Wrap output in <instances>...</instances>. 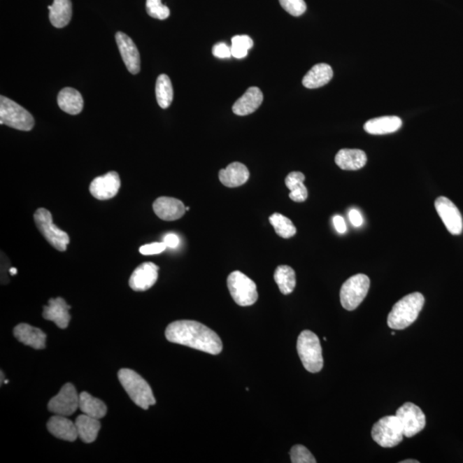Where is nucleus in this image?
Returning a JSON list of instances; mask_svg holds the SVG:
<instances>
[{
	"instance_id": "obj_1",
	"label": "nucleus",
	"mask_w": 463,
	"mask_h": 463,
	"mask_svg": "<svg viewBox=\"0 0 463 463\" xmlns=\"http://www.w3.org/2000/svg\"><path fill=\"white\" fill-rule=\"evenodd\" d=\"M165 336L170 343L184 345L208 354L218 355L222 351V341L218 334L199 322H173L166 327Z\"/></svg>"
},
{
	"instance_id": "obj_2",
	"label": "nucleus",
	"mask_w": 463,
	"mask_h": 463,
	"mask_svg": "<svg viewBox=\"0 0 463 463\" xmlns=\"http://www.w3.org/2000/svg\"><path fill=\"white\" fill-rule=\"evenodd\" d=\"M425 298L422 294L416 293L406 295L394 304L388 316V325L392 329H404L411 325L419 317L422 310Z\"/></svg>"
},
{
	"instance_id": "obj_3",
	"label": "nucleus",
	"mask_w": 463,
	"mask_h": 463,
	"mask_svg": "<svg viewBox=\"0 0 463 463\" xmlns=\"http://www.w3.org/2000/svg\"><path fill=\"white\" fill-rule=\"evenodd\" d=\"M121 385L136 405L143 409H149L155 405V398L149 383L136 371L130 369H121L117 373Z\"/></svg>"
},
{
	"instance_id": "obj_4",
	"label": "nucleus",
	"mask_w": 463,
	"mask_h": 463,
	"mask_svg": "<svg viewBox=\"0 0 463 463\" xmlns=\"http://www.w3.org/2000/svg\"><path fill=\"white\" fill-rule=\"evenodd\" d=\"M297 351L304 367L309 373H320L324 366L320 341L316 334L304 330L298 337Z\"/></svg>"
},
{
	"instance_id": "obj_5",
	"label": "nucleus",
	"mask_w": 463,
	"mask_h": 463,
	"mask_svg": "<svg viewBox=\"0 0 463 463\" xmlns=\"http://www.w3.org/2000/svg\"><path fill=\"white\" fill-rule=\"evenodd\" d=\"M0 124L19 131H31L35 125L31 113L17 102L1 96L0 97Z\"/></svg>"
},
{
	"instance_id": "obj_6",
	"label": "nucleus",
	"mask_w": 463,
	"mask_h": 463,
	"mask_svg": "<svg viewBox=\"0 0 463 463\" xmlns=\"http://www.w3.org/2000/svg\"><path fill=\"white\" fill-rule=\"evenodd\" d=\"M227 287L238 306H252L259 299L256 283L241 271L232 272L227 277Z\"/></svg>"
},
{
	"instance_id": "obj_7",
	"label": "nucleus",
	"mask_w": 463,
	"mask_h": 463,
	"mask_svg": "<svg viewBox=\"0 0 463 463\" xmlns=\"http://www.w3.org/2000/svg\"><path fill=\"white\" fill-rule=\"evenodd\" d=\"M36 225L49 244L59 252L66 250L70 243V237L66 232L59 229L52 222L50 211L44 208H38L34 215Z\"/></svg>"
},
{
	"instance_id": "obj_8",
	"label": "nucleus",
	"mask_w": 463,
	"mask_h": 463,
	"mask_svg": "<svg viewBox=\"0 0 463 463\" xmlns=\"http://www.w3.org/2000/svg\"><path fill=\"white\" fill-rule=\"evenodd\" d=\"M370 284L369 277L364 274L348 278L341 286L340 292L341 304L343 308L355 310L366 297Z\"/></svg>"
},
{
	"instance_id": "obj_9",
	"label": "nucleus",
	"mask_w": 463,
	"mask_h": 463,
	"mask_svg": "<svg viewBox=\"0 0 463 463\" xmlns=\"http://www.w3.org/2000/svg\"><path fill=\"white\" fill-rule=\"evenodd\" d=\"M371 436L378 445L383 448H392L404 440V431L397 415L383 417L376 423L371 430Z\"/></svg>"
},
{
	"instance_id": "obj_10",
	"label": "nucleus",
	"mask_w": 463,
	"mask_h": 463,
	"mask_svg": "<svg viewBox=\"0 0 463 463\" xmlns=\"http://www.w3.org/2000/svg\"><path fill=\"white\" fill-rule=\"evenodd\" d=\"M396 415L407 438L418 434L426 427V415L418 406L412 402H406L402 405L397 410Z\"/></svg>"
},
{
	"instance_id": "obj_11",
	"label": "nucleus",
	"mask_w": 463,
	"mask_h": 463,
	"mask_svg": "<svg viewBox=\"0 0 463 463\" xmlns=\"http://www.w3.org/2000/svg\"><path fill=\"white\" fill-rule=\"evenodd\" d=\"M79 408V396L71 383H66L48 404L49 411L57 415L70 416Z\"/></svg>"
},
{
	"instance_id": "obj_12",
	"label": "nucleus",
	"mask_w": 463,
	"mask_h": 463,
	"mask_svg": "<svg viewBox=\"0 0 463 463\" xmlns=\"http://www.w3.org/2000/svg\"><path fill=\"white\" fill-rule=\"evenodd\" d=\"M435 208L446 229L451 234L462 233L463 221L461 212L454 203L446 197H439L435 201Z\"/></svg>"
},
{
	"instance_id": "obj_13",
	"label": "nucleus",
	"mask_w": 463,
	"mask_h": 463,
	"mask_svg": "<svg viewBox=\"0 0 463 463\" xmlns=\"http://www.w3.org/2000/svg\"><path fill=\"white\" fill-rule=\"evenodd\" d=\"M121 181L119 173L109 172L99 176L91 182L90 191L91 195L98 200H108L115 197L119 192Z\"/></svg>"
},
{
	"instance_id": "obj_14",
	"label": "nucleus",
	"mask_w": 463,
	"mask_h": 463,
	"mask_svg": "<svg viewBox=\"0 0 463 463\" xmlns=\"http://www.w3.org/2000/svg\"><path fill=\"white\" fill-rule=\"evenodd\" d=\"M116 43L122 56L123 62L127 70L131 74H138L141 68V59L138 48L127 35L122 32L116 33Z\"/></svg>"
},
{
	"instance_id": "obj_15",
	"label": "nucleus",
	"mask_w": 463,
	"mask_h": 463,
	"mask_svg": "<svg viewBox=\"0 0 463 463\" xmlns=\"http://www.w3.org/2000/svg\"><path fill=\"white\" fill-rule=\"evenodd\" d=\"M159 267L157 264L143 263L135 269L129 280V285L132 290L143 292L150 290L157 283Z\"/></svg>"
},
{
	"instance_id": "obj_16",
	"label": "nucleus",
	"mask_w": 463,
	"mask_h": 463,
	"mask_svg": "<svg viewBox=\"0 0 463 463\" xmlns=\"http://www.w3.org/2000/svg\"><path fill=\"white\" fill-rule=\"evenodd\" d=\"M153 210L159 218L163 221H176L185 213V206L180 200L173 197H158L153 204Z\"/></svg>"
},
{
	"instance_id": "obj_17",
	"label": "nucleus",
	"mask_w": 463,
	"mask_h": 463,
	"mask_svg": "<svg viewBox=\"0 0 463 463\" xmlns=\"http://www.w3.org/2000/svg\"><path fill=\"white\" fill-rule=\"evenodd\" d=\"M68 305L63 298L50 299L48 306H44L43 316L45 320L54 322L60 329H66L71 321Z\"/></svg>"
},
{
	"instance_id": "obj_18",
	"label": "nucleus",
	"mask_w": 463,
	"mask_h": 463,
	"mask_svg": "<svg viewBox=\"0 0 463 463\" xmlns=\"http://www.w3.org/2000/svg\"><path fill=\"white\" fill-rule=\"evenodd\" d=\"M263 93L257 87H250L233 106V112L238 116L249 115L259 109L263 102Z\"/></svg>"
},
{
	"instance_id": "obj_19",
	"label": "nucleus",
	"mask_w": 463,
	"mask_h": 463,
	"mask_svg": "<svg viewBox=\"0 0 463 463\" xmlns=\"http://www.w3.org/2000/svg\"><path fill=\"white\" fill-rule=\"evenodd\" d=\"M48 429L52 435L64 441L74 442L78 438L77 427L66 416L51 417L48 422Z\"/></svg>"
},
{
	"instance_id": "obj_20",
	"label": "nucleus",
	"mask_w": 463,
	"mask_h": 463,
	"mask_svg": "<svg viewBox=\"0 0 463 463\" xmlns=\"http://www.w3.org/2000/svg\"><path fill=\"white\" fill-rule=\"evenodd\" d=\"M250 173L246 166L241 162H233L222 169L219 173L220 181L227 187L234 188L241 187L248 182Z\"/></svg>"
},
{
	"instance_id": "obj_21",
	"label": "nucleus",
	"mask_w": 463,
	"mask_h": 463,
	"mask_svg": "<svg viewBox=\"0 0 463 463\" xmlns=\"http://www.w3.org/2000/svg\"><path fill=\"white\" fill-rule=\"evenodd\" d=\"M14 336L26 346L35 349L45 348L47 336L43 330L27 324H20L14 329Z\"/></svg>"
},
{
	"instance_id": "obj_22",
	"label": "nucleus",
	"mask_w": 463,
	"mask_h": 463,
	"mask_svg": "<svg viewBox=\"0 0 463 463\" xmlns=\"http://www.w3.org/2000/svg\"><path fill=\"white\" fill-rule=\"evenodd\" d=\"M335 162L343 170L355 171L366 166L367 157L362 150L343 149L336 154Z\"/></svg>"
},
{
	"instance_id": "obj_23",
	"label": "nucleus",
	"mask_w": 463,
	"mask_h": 463,
	"mask_svg": "<svg viewBox=\"0 0 463 463\" xmlns=\"http://www.w3.org/2000/svg\"><path fill=\"white\" fill-rule=\"evenodd\" d=\"M401 125L402 121L399 117L385 116L368 120L364 129L371 135H385L397 131Z\"/></svg>"
},
{
	"instance_id": "obj_24",
	"label": "nucleus",
	"mask_w": 463,
	"mask_h": 463,
	"mask_svg": "<svg viewBox=\"0 0 463 463\" xmlns=\"http://www.w3.org/2000/svg\"><path fill=\"white\" fill-rule=\"evenodd\" d=\"M332 68L327 64H318L307 72L303 85L307 89H318L327 85L333 78Z\"/></svg>"
},
{
	"instance_id": "obj_25",
	"label": "nucleus",
	"mask_w": 463,
	"mask_h": 463,
	"mask_svg": "<svg viewBox=\"0 0 463 463\" xmlns=\"http://www.w3.org/2000/svg\"><path fill=\"white\" fill-rule=\"evenodd\" d=\"M49 19L55 28L66 27L72 17V3L71 0H54L52 6H48Z\"/></svg>"
},
{
	"instance_id": "obj_26",
	"label": "nucleus",
	"mask_w": 463,
	"mask_h": 463,
	"mask_svg": "<svg viewBox=\"0 0 463 463\" xmlns=\"http://www.w3.org/2000/svg\"><path fill=\"white\" fill-rule=\"evenodd\" d=\"M58 105L64 112L77 115L83 108L82 94L77 90L64 88L59 93Z\"/></svg>"
},
{
	"instance_id": "obj_27",
	"label": "nucleus",
	"mask_w": 463,
	"mask_h": 463,
	"mask_svg": "<svg viewBox=\"0 0 463 463\" xmlns=\"http://www.w3.org/2000/svg\"><path fill=\"white\" fill-rule=\"evenodd\" d=\"M75 424L78 436L83 443H90L96 441L99 432L101 430V423L99 420L83 413L78 417Z\"/></svg>"
},
{
	"instance_id": "obj_28",
	"label": "nucleus",
	"mask_w": 463,
	"mask_h": 463,
	"mask_svg": "<svg viewBox=\"0 0 463 463\" xmlns=\"http://www.w3.org/2000/svg\"><path fill=\"white\" fill-rule=\"evenodd\" d=\"M79 408L85 415L97 420L104 418L108 411L107 406L104 401L87 392L79 394Z\"/></svg>"
},
{
	"instance_id": "obj_29",
	"label": "nucleus",
	"mask_w": 463,
	"mask_h": 463,
	"mask_svg": "<svg viewBox=\"0 0 463 463\" xmlns=\"http://www.w3.org/2000/svg\"><path fill=\"white\" fill-rule=\"evenodd\" d=\"M306 177L301 172H292L286 178V187L290 190V197L294 202L303 203L308 197V191L304 185Z\"/></svg>"
},
{
	"instance_id": "obj_30",
	"label": "nucleus",
	"mask_w": 463,
	"mask_h": 463,
	"mask_svg": "<svg viewBox=\"0 0 463 463\" xmlns=\"http://www.w3.org/2000/svg\"><path fill=\"white\" fill-rule=\"evenodd\" d=\"M274 279L280 293L285 295L293 293L296 286V275L293 269L287 265H280L276 269Z\"/></svg>"
},
{
	"instance_id": "obj_31",
	"label": "nucleus",
	"mask_w": 463,
	"mask_h": 463,
	"mask_svg": "<svg viewBox=\"0 0 463 463\" xmlns=\"http://www.w3.org/2000/svg\"><path fill=\"white\" fill-rule=\"evenodd\" d=\"M155 94L159 106L163 109L170 107L173 99V90L169 76H159L155 85Z\"/></svg>"
},
{
	"instance_id": "obj_32",
	"label": "nucleus",
	"mask_w": 463,
	"mask_h": 463,
	"mask_svg": "<svg viewBox=\"0 0 463 463\" xmlns=\"http://www.w3.org/2000/svg\"><path fill=\"white\" fill-rule=\"evenodd\" d=\"M269 222L274 227L276 233L283 238H290L294 236L296 231H297L291 220L282 214H273L269 218Z\"/></svg>"
},
{
	"instance_id": "obj_33",
	"label": "nucleus",
	"mask_w": 463,
	"mask_h": 463,
	"mask_svg": "<svg viewBox=\"0 0 463 463\" xmlns=\"http://www.w3.org/2000/svg\"><path fill=\"white\" fill-rule=\"evenodd\" d=\"M253 47V41L248 36H235L232 38V57L236 59L245 58L248 51Z\"/></svg>"
},
{
	"instance_id": "obj_34",
	"label": "nucleus",
	"mask_w": 463,
	"mask_h": 463,
	"mask_svg": "<svg viewBox=\"0 0 463 463\" xmlns=\"http://www.w3.org/2000/svg\"><path fill=\"white\" fill-rule=\"evenodd\" d=\"M146 10L149 16L159 20H165L170 16L169 7L162 5V0H146Z\"/></svg>"
},
{
	"instance_id": "obj_35",
	"label": "nucleus",
	"mask_w": 463,
	"mask_h": 463,
	"mask_svg": "<svg viewBox=\"0 0 463 463\" xmlns=\"http://www.w3.org/2000/svg\"><path fill=\"white\" fill-rule=\"evenodd\" d=\"M291 462L293 463H316V459L305 446L297 445L290 450Z\"/></svg>"
},
{
	"instance_id": "obj_36",
	"label": "nucleus",
	"mask_w": 463,
	"mask_h": 463,
	"mask_svg": "<svg viewBox=\"0 0 463 463\" xmlns=\"http://www.w3.org/2000/svg\"><path fill=\"white\" fill-rule=\"evenodd\" d=\"M280 6L287 13L294 17L301 16L306 10V3L304 0H279Z\"/></svg>"
},
{
	"instance_id": "obj_37",
	"label": "nucleus",
	"mask_w": 463,
	"mask_h": 463,
	"mask_svg": "<svg viewBox=\"0 0 463 463\" xmlns=\"http://www.w3.org/2000/svg\"><path fill=\"white\" fill-rule=\"evenodd\" d=\"M168 248L164 242H154L151 244H147L141 246L139 249L140 253L143 255H155V254H160Z\"/></svg>"
},
{
	"instance_id": "obj_38",
	"label": "nucleus",
	"mask_w": 463,
	"mask_h": 463,
	"mask_svg": "<svg viewBox=\"0 0 463 463\" xmlns=\"http://www.w3.org/2000/svg\"><path fill=\"white\" fill-rule=\"evenodd\" d=\"M212 52L216 58L219 59H229L232 57L231 48L224 43L215 44L212 49Z\"/></svg>"
},
{
	"instance_id": "obj_39",
	"label": "nucleus",
	"mask_w": 463,
	"mask_h": 463,
	"mask_svg": "<svg viewBox=\"0 0 463 463\" xmlns=\"http://www.w3.org/2000/svg\"><path fill=\"white\" fill-rule=\"evenodd\" d=\"M349 220H350L352 226L359 227L363 224V218L360 212L357 210H351L348 213Z\"/></svg>"
},
{
	"instance_id": "obj_40",
	"label": "nucleus",
	"mask_w": 463,
	"mask_h": 463,
	"mask_svg": "<svg viewBox=\"0 0 463 463\" xmlns=\"http://www.w3.org/2000/svg\"><path fill=\"white\" fill-rule=\"evenodd\" d=\"M163 242L169 248H176L180 245V238L176 234H168L163 238Z\"/></svg>"
},
{
	"instance_id": "obj_41",
	"label": "nucleus",
	"mask_w": 463,
	"mask_h": 463,
	"mask_svg": "<svg viewBox=\"0 0 463 463\" xmlns=\"http://www.w3.org/2000/svg\"><path fill=\"white\" fill-rule=\"evenodd\" d=\"M333 222H334V226H335V229H336L337 232H339V234L346 233L347 231L346 222H345L344 219L341 218V215L334 216Z\"/></svg>"
},
{
	"instance_id": "obj_42",
	"label": "nucleus",
	"mask_w": 463,
	"mask_h": 463,
	"mask_svg": "<svg viewBox=\"0 0 463 463\" xmlns=\"http://www.w3.org/2000/svg\"><path fill=\"white\" fill-rule=\"evenodd\" d=\"M10 276L17 275V269L14 268V267L10 268Z\"/></svg>"
},
{
	"instance_id": "obj_43",
	"label": "nucleus",
	"mask_w": 463,
	"mask_h": 463,
	"mask_svg": "<svg viewBox=\"0 0 463 463\" xmlns=\"http://www.w3.org/2000/svg\"><path fill=\"white\" fill-rule=\"evenodd\" d=\"M400 463H420V462L417 460H413V459H408V460L401 461Z\"/></svg>"
},
{
	"instance_id": "obj_44",
	"label": "nucleus",
	"mask_w": 463,
	"mask_h": 463,
	"mask_svg": "<svg viewBox=\"0 0 463 463\" xmlns=\"http://www.w3.org/2000/svg\"><path fill=\"white\" fill-rule=\"evenodd\" d=\"M3 379H5V375H3V371H1V385H3Z\"/></svg>"
},
{
	"instance_id": "obj_45",
	"label": "nucleus",
	"mask_w": 463,
	"mask_h": 463,
	"mask_svg": "<svg viewBox=\"0 0 463 463\" xmlns=\"http://www.w3.org/2000/svg\"><path fill=\"white\" fill-rule=\"evenodd\" d=\"M185 210H187V211H189V210H190V207H185Z\"/></svg>"
}]
</instances>
